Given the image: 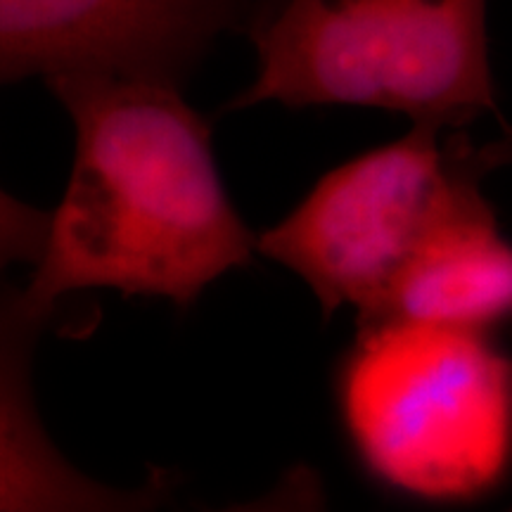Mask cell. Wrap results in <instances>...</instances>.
<instances>
[{
	"instance_id": "obj_8",
	"label": "cell",
	"mask_w": 512,
	"mask_h": 512,
	"mask_svg": "<svg viewBox=\"0 0 512 512\" xmlns=\"http://www.w3.org/2000/svg\"><path fill=\"white\" fill-rule=\"evenodd\" d=\"M50 211L17 200L0 188V273L10 266H36L48 240Z\"/></svg>"
},
{
	"instance_id": "obj_2",
	"label": "cell",
	"mask_w": 512,
	"mask_h": 512,
	"mask_svg": "<svg viewBox=\"0 0 512 512\" xmlns=\"http://www.w3.org/2000/svg\"><path fill=\"white\" fill-rule=\"evenodd\" d=\"M489 0H278L247 31L254 74L223 112L370 107L465 128L498 114Z\"/></svg>"
},
{
	"instance_id": "obj_9",
	"label": "cell",
	"mask_w": 512,
	"mask_h": 512,
	"mask_svg": "<svg viewBox=\"0 0 512 512\" xmlns=\"http://www.w3.org/2000/svg\"><path fill=\"white\" fill-rule=\"evenodd\" d=\"M214 512H332L325 482L316 467L297 463L280 475L271 491L254 501Z\"/></svg>"
},
{
	"instance_id": "obj_10",
	"label": "cell",
	"mask_w": 512,
	"mask_h": 512,
	"mask_svg": "<svg viewBox=\"0 0 512 512\" xmlns=\"http://www.w3.org/2000/svg\"><path fill=\"white\" fill-rule=\"evenodd\" d=\"M275 3H278V0H254L256 10H259V17H261V15H264V12H266V10H271ZM259 17H256V19H259Z\"/></svg>"
},
{
	"instance_id": "obj_3",
	"label": "cell",
	"mask_w": 512,
	"mask_h": 512,
	"mask_svg": "<svg viewBox=\"0 0 512 512\" xmlns=\"http://www.w3.org/2000/svg\"><path fill=\"white\" fill-rule=\"evenodd\" d=\"M358 463L403 496H484L512 460V358L491 332L380 320L358 325L337 370Z\"/></svg>"
},
{
	"instance_id": "obj_1",
	"label": "cell",
	"mask_w": 512,
	"mask_h": 512,
	"mask_svg": "<svg viewBox=\"0 0 512 512\" xmlns=\"http://www.w3.org/2000/svg\"><path fill=\"white\" fill-rule=\"evenodd\" d=\"M48 88L76 150L27 283L38 304L112 290L188 311L214 280L252 264L259 235L230 200L209 121L181 86L81 76Z\"/></svg>"
},
{
	"instance_id": "obj_5",
	"label": "cell",
	"mask_w": 512,
	"mask_h": 512,
	"mask_svg": "<svg viewBox=\"0 0 512 512\" xmlns=\"http://www.w3.org/2000/svg\"><path fill=\"white\" fill-rule=\"evenodd\" d=\"M254 0H0V88L81 76L181 86Z\"/></svg>"
},
{
	"instance_id": "obj_7",
	"label": "cell",
	"mask_w": 512,
	"mask_h": 512,
	"mask_svg": "<svg viewBox=\"0 0 512 512\" xmlns=\"http://www.w3.org/2000/svg\"><path fill=\"white\" fill-rule=\"evenodd\" d=\"M380 320L486 332L512 320V242L498 226L484 183L434 223L377 311L358 325Z\"/></svg>"
},
{
	"instance_id": "obj_4",
	"label": "cell",
	"mask_w": 512,
	"mask_h": 512,
	"mask_svg": "<svg viewBox=\"0 0 512 512\" xmlns=\"http://www.w3.org/2000/svg\"><path fill=\"white\" fill-rule=\"evenodd\" d=\"M508 155L510 145L477 147L463 128L413 124L328 171L256 238V254L299 275L325 318L351 306L363 320L434 223Z\"/></svg>"
},
{
	"instance_id": "obj_6",
	"label": "cell",
	"mask_w": 512,
	"mask_h": 512,
	"mask_svg": "<svg viewBox=\"0 0 512 512\" xmlns=\"http://www.w3.org/2000/svg\"><path fill=\"white\" fill-rule=\"evenodd\" d=\"M60 311L27 285L0 290V512H159L181 486L176 470L150 467L133 489L107 486L76 470L43 427L31 368Z\"/></svg>"
}]
</instances>
